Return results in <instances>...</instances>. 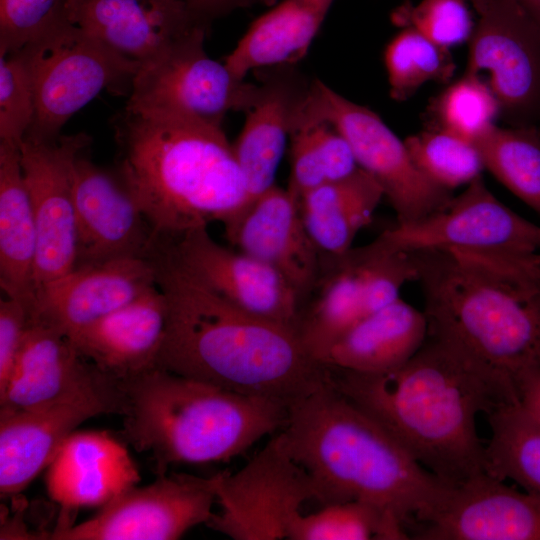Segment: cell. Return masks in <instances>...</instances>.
<instances>
[{
	"instance_id": "obj_17",
	"label": "cell",
	"mask_w": 540,
	"mask_h": 540,
	"mask_svg": "<svg viewBox=\"0 0 540 540\" xmlns=\"http://www.w3.org/2000/svg\"><path fill=\"white\" fill-rule=\"evenodd\" d=\"M420 540H540V500L485 471L449 487L409 531Z\"/></svg>"
},
{
	"instance_id": "obj_4",
	"label": "cell",
	"mask_w": 540,
	"mask_h": 540,
	"mask_svg": "<svg viewBox=\"0 0 540 540\" xmlns=\"http://www.w3.org/2000/svg\"><path fill=\"white\" fill-rule=\"evenodd\" d=\"M276 435L309 475L315 500L324 506L355 500L374 504L394 514L408 536L450 487L337 390L331 376L288 406L286 424Z\"/></svg>"
},
{
	"instance_id": "obj_23",
	"label": "cell",
	"mask_w": 540,
	"mask_h": 540,
	"mask_svg": "<svg viewBox=\"0 0 540 540\" xmlns=\"http://www.w3.org/2000/svg\"><path fill=\"white\" fill-rule=\"evenodd\" d=\"M139 481L128 449L106 431H74L45 477L49 497L68 511L103 507Z\"/></svg>"
},
{
	"instance_id": "obj_44",
	"label": "cell",
	"mask_w": 540,
	"mask_h": 540,
	"mask_svg": "<svg viewBox=\"0 0 540 540\" xmlns=\"http://www.w3.org/2000/svg\"><path fill=\"white\" fill-rule=\"evenodd\" d=\"M517 1L540 26V0H517Z\"/></svg>"
},
{
	"instance_id": "obj_15",
	"label": "cell",
	"mask_w": 540,
	"mask_h": 540,
	"mask_svg": "<svg viewBox=\"0 0 540 540\" xmlns=\"http://www.w3.org/2000/svg\"><path fill=\"white\" fill-rule=\"evenodd\" d=\"M90 144L91 137L80 132L61 135L51 142L24 139L20 146V161L37 231L34 292L75 267L73 171L77 157Z\"/></svg>"
},
{
	"instance_id": "obj_26",
	"label": "cell",
	"mask_w": 540,
	"mask_h": 540,
	"mask_svg": "<svg viewBox=\"0 0 540 540\" xmlns=\"http://www.w3.org/2000/svg\"><path fill=\"white\" fill-rule=\"evenodd\" d=\"M428 336V321L401 298L355 324L330 349L326 365L339 369L379 373L408 362Z\"/></svg>"
},
{
	"instance_id": "obj_39",
	"label": "cell",
	"mask_w": 540,
	"mask_h": 540,
	"mask_svg": "<svg viewBox=\"0 0 540 540\" xmlns=\"http://www.w3.org/2000/svg\"><path fill=\"white\" fill-rule=\"evenodd\" d=\"M391 19L447 49L469 41L475 27L466 0H422L415 6L406 2Z\"/></svg>"
},
{
	"instance_id": "obj_31",
	"label": "cell",
	"mask_w": 540,
	"mask_h": 540,
	"mask_svg": "<svg viewBox=\"0 0 540 540\" xmlns=\"http://www.w3.org/2000/svg\"><path fill=\"white\" fill-rule=\"evenodd\" d=\"M491 437L484 450V471L510 479L540 500V427L518 403L498 406L487 414Z\"/></svg>"
},
{
	"instance_id": "obj_45",
	"label": "cell",
	"mask_w": 540,
	"mask_h": 540,
	"mask_svg": "<svg viewBox=\"0 0 540 540\" xmlns=\"http://www.w3.org/2000/svg\"><path fill=\"white\" fill-rule=\"evenodd\" d=\"M471 2L477 13L482 11L484 7L491 1V0H468Z\"/></svg>"
},
{
	"instance_id": "obj_18",
	"label": "cell",
	"mask_w": 540,
	"mask_h": 540,
	"mask_svg": "<svg viewBox=\"0 0 540 540\" xmlns=\"http://www.w3.org/2000/svg\"><path fill=\"white\" fill-rule=\"evenodd\" d=\"M164 242L176 262L217 295L247 312L296 329L301 297L271 267L220 245L207 227Z\"/></svg>"
},
{
	"instance_id": "obj_21",
	"label": "cell",
	"mask_w": 540,
	"mask_h": 540,
	"mask_svg": "<svg viewBox=\"0 0 540 540\" xmlns=\"http://www.w3.org/2000/svg\"><path fill=\"white\" fill-rule=\"evenodd\" d=\"M66 12L70 23L140 64L208 29L185 0H67Z\"/></svg>"
},
{
	"instance_id": "obj_1",
	"label": "cell",
	"mask_w": 540,
	"mask_h": 540,
	"mask_svg": "<svg viewBox=\"0 0 540 540\" xmlns=\"http://www.w3.org/2000/svg\"><path fill=\"white\" fill-rule=\"evenodd\" d=\"M330 368L337 390L451 487L484 472L477 416L518 403L516 390L505 379L430 334L396 369L361 373Z\"/></svg>"
},
{
	"instance_id": "obj_34",
	"label": "cell",
	"mask_w": 540,
	"mask_h": 540,
	"mask_svg": "<svg viewBox=\"0 0 540 540\" xmlns=\"http://www.w3.org/2000/svg\"><path fill=\"white\" fill-rule=\"evenodd\" d=\"M390 96L403 101L430 81L446 82L455 63L449 49L441 47L417 30L404 27L384 51Z\"/></svg>"
},
{
	"instance_id": "obj_16",
	"label": "cell",
	"mask_w": 540,
	"mask_h": 540,
	"mask_svg": "<svg viewBox=\"0 0 540 540\" xmlns=\"http://www.w3.org/2000/svg\"><path fill=\"white\" fill-rule=\"evenodd\" d=\"M73 195L75 267L126 257H150L158 239L118 173L98 166L82 152L74 165Z\"/></svg>"
},
{
	"instance_id": "obj_2",
	"label": "cell",
	"mask_w": 540,
	"mask_h": 540,
	"mask_svg": "<svg viewBox=\"0 0 540 540\" xmlns=\"http://www.w3.org/2000/svg\"><path fill=\"white\" fill-rule=\"evenodd\" d=\"M149 259L167 320L156 367L243 395L289 406L330 379L296 329L230 303L182 268L166 244Z\"/></svg>"
},
{
	"instance_id": "obj_19",
	"label": "cell",
	"mask_w": 540,
	"mask_h": 540,
	"mask_svg": "<svg viewBox=\"0 0 540 540\" xmlns=\"http://www.w3.org/2000/svg\"><path fill=\"white\" fill-rule=\"evenodd\" d=\"M155 285L156 271L149 258L75 267L36 289L29 316L69 336Z\"/></svg>"
},
{
	"instance_id": "obj_30",
	"label": "cell",
	"mask_w": 540,
	"mask_h": 540,
	"mask_svg": "<svg viewBox=\"0 0 540 540\" xmlns=\"http://www.w3.org/2000/svg\"><path fill=\"white\" fill-rule=\"evenodd\" d=\"M327 257V274L321 271L315 284L319 286L317 298L296 326L306 351L325 365L334 344L364 318L359 247Z\"/></svg>"
},
{
	"instance_id": "obj_8",
	"label": "cell",
	"mask_w": 540,
	"mask_h": 540,
	"mask_svg": "<svg viewBox=\"0 0 540 540\" xmlns=\"http://www.w3.org/2000/svg\"><path fill=\"white\" fill-rule=\"evenodd\" d=\"M207 28H199L159 57L142 63L125 108L222 127L229 112H247L259 100L260 83L235 76L208 56Z\"/></svg>"
},
{
	"instance_id": "obj_38",
	"label": "cell",
	"mask_w": 540,
	"mask_h": 540,
	"mask_svg": "<svg viewBox=\"0 0 540 540\" xmlns=\"http://www.w3.org/2000/svg\"><path fill=\"white\" fill-rule=\"evenodd\" d=\"M33 116V80L24 51L0 52V142L20 148Z\"/></svg>"
},
{
	"instance_id": "obj_13",
	"label": "cell",
	"mask_w": 540,
	"mask_h": 540,
	"mask_svg": "<svg viewBox=\"0 0 540 540\" xmlns=\"http://www.w3.org/2000/svg\"><path fill=\"white\" fill-rule=\"evenodd\" d=\"M478 14L465 73L487 72L515 126L540 129V26L517 0H491Z\"/></svg>"
},
{
	"instance_id": "obj_12",
	"label": "cell",
	"mask_w": 540,
	"mask_h": 540,
	"mask_svg": "<svg viewBox=\"0 0 540 540\" xmlns=\"http://www.w3.org/2000/svg\"><path fill=\"white\" fill-rule=\"evenodd\" d=\"M215 475L158 474L101 507L92 518L47 533L56 540H175L207 523L216 502Z\"/></svg>"
},
{
	"instance_id": "obj_11",
	"label": "cell",
	"mask_w": 540,
	"mask_h": 540,
	"mask_svg": "<svg viewBox=\"0 0 540 540\" xmlns=\"http://www.w3.org/2000/svg\"><path fill=\"white\" fill-rule=\"evenodd\" d=\"M75 403L99 405L106 414L122 416L125 411L119 380L82 357L64 333L30 317L11 376L0 391V409L36 410Z\"/></svg>"
},
{
	"instance_id": "obj_3",
	"label": "cell",
	"mask_w": 540,
	"mask_h": 540,
	"mask_svg": "<svg viewBox=\"0 0 540 540\" xmlns=\"http://www.w3.org/2000/svg\"><path fill=\"white\" fill-rule=\"evenodd\" d=\"M428 334L520 389L540 373V251L410 252Z\"/></svg>"
},
{
	"instance_id": "obj_33",
	"label": "cell",
	"mask_w": 540,
	"mask_h": 540,
	"mask_svg": "<svg viewBox=\"0 0 540 540\" xmlns=\"http://www.w3.org/2000/svg\"><path fill=\"white\" fill-rule=\"evenodd\" d=\"M289 540H403L409 539L402 522L368 502L347 501L293 521Z\"/></svg>"
},
{
	"instance_id": "obj_28",
	"label": "cell",
	"mask_w": 540,
	"mask_h": 540,
	"mask_svg": "<svg viewBox=\"0 0 540 540\" xmlns=\"http://www.w3.org/2000/svg\"><path fill=\"white\" fill-rule=\"evenodd\" d=\"M37 231L20 148L0 142V286L28 309L33 296Z\"/></svg>"
},
{
	"instance_id": "obj_7",
	"label": "cell",
	"mask_w": 540,
	"mask_h": 540,
	"mask_svg": "<svg viewBox=\"0 0 540 540\" xmlns=\"http://www.w3.org/2000/svg\"><path fill=\"white\" fill-rule=\"evenodd\" d=\"M34 90V116L24 139L51 142L100 92L130 93L140 63L115 52L69 21L21 48Z\"/></svg>"
},
{
	"instance_id": "obj_24",
	"label": "cell",
	"mask_w": 540,
	"mask_h": 540,
	"mask_svg": "<svg viewBox=\"0 0 540 540\" xmlns=\"http://www.w3.org/2000/svg\"><path fill=\"white\" fill-rule=\"evenodd\" d=\"M166 320L165 297L156 284L67 337L82 357L123 381L156 367Z\"/></svg>"
},
{
	"instance_id": "obj_37",
	"label": "cell",
	"mask_w": 540,
	"mask_h": 540,
	"mask_svg": "<svg viewBox=\"0 0 540 540\" xmlns=\"http://www.w3.org/2000/svg\"><path fill=\"white\" fill-rule=\"evenodd\" d=\"M359 249L363 314L366 317L399 299L402 287L417 281V267L410 252L387 248L376 239Z\"/></svg>"
},
{
	"instance_id": "obj_6",
	"label": "cell",
	"mask_w": 540,
	"mask_h": 540,
	"mask_svg": "<svg viewBox=\"0 0 540 540\" xmlns=\"http://www.w3.org/2000/svg\"><path fill=\"white\" fill-rule=\"evenodd\" d=\"M123 435L164 474L176 463L228 461L280 431L288 406L243 395L159 367L120 381Z\"/></svg>"
},
{
	"instance_id": "obj_5",
	"label": "cell",
	"mask_w": 540,
	"mask_h": 540,
	"mask_svg": "<svg viewBox=\"0 0 540 540\" xmlns=\"http://www.w3.org/2000/svg\"><path fill=\"white\" fill-rule=\"evenodd\" d=\"M118 174L157 239L235 220L249 205L246 181L222 127L124 109L114 121Z\"/></svg>"
},
{
	"instance_id": "obj_40",
	"label": "cell",
	"mask_w": 540,
	"mask_h": 540,
	"mask_svg": "<svg viewBox=\"0 0 540 540\" xmlns=\"http://www.w3.org/2000/svg\"><path fill=\"white\" fill-rule=\"evenodd\" d=\"M67 0H0V52L31 44L69 21Z\"/></svg>"
},
{
	"instance_id": "obj_43",
	"label": "cell",
	"mask_w": 540,
	"mask_h": 540,
	"mask_svg": "<svg viewBox=\"0 0 540 540\" xmlns=\"http://www.w3.org/2000/svg\"><path fill=\"white\" fill-rule=\"evenodd\" d=\"M518 405L540 427V373L520 389Z\"/></svg>"
},
{
	"instance_id": "obj_27",
	"label": "cell",
	"mask_w": 540,
	"mask_h": 540,
	"mask_svg": "<svg viewBox=\"0 0 540 540\" xmlns=\"http://www.w3.org/2000/svg\"><path fill=\"white\" fill-rule=\"evenodd\" d=\"M334 1H281L251 23L224 63L240 79L259 68L297 64Z\"/></svg>"
},
{
	"instance_id": "obj_25",
	"label": "cell",
	"mask_w": 540,
	"mask_h": 540,
	"mask_svg": "<svg viewBox=\"0 0 540 540\" xmlns=\"http://www.w3.org/2000/svg\"><path fill=\"white\" fill-rule=\"evenodd\" d=\"M105 410L75 403L36 410L0 409V491H23L52 462L65 440L84 421Z\"/></svg>"
},
{
	"instance_id": "obj_35",
	"label": "cell",
	"mask_w": 540,
	"mask_h": 540,
	"mask_svg": "<svg viewBox=\"0 0 540 540\" xmlns=\"http://www.w3.org/2000/svg\"><path fill=\"white\" fill-rule=\"evenodd\" d=\"M418 169L437 186L451 191L481 177L485 168L474 141L434 128L406 138Z\"/></svg>"
},
{
	"instance_id": "obj_22",
	"label": "cell",
	"mask_w": 540,
	"mask_h": 540,
	"mask_svg": "<svg viewBox=\"0 0 540 540\" xmlns=\"http://www.w3.org/2000/svg\"><path fill=\"white\" fill-rule=\"evenodd\" d=\"M253 72L262 93L246 112L244 126L233 144L250 202L275 185L279 164L312 82L296 64L264 67Z\"/></svg>"
},
{
	"instance_id": "obj_41",
	"label": "cell",
	"mask_w": 540,
	"mask_h": 540,
	"mask_svg": "<svg viewBox=\"0 0 540 540\" xmlns=\"http://www.w3.org/2000/svg\"><path fill=\"white\" fill-rule=\"evenodd\" d=\"M29 321L28 307L22 301L8 296L0 300V391L11 376Z\"/></svg>"
},
{
	"instance_id": "obj_9",
	"label": "cell",
	"mask_w": 540,
	"mask_h": 540,
	"mask_svg": "<svg viewBox=\"0 0 540 540\" xmlns=\"http://www.w3.org/2000/svg\"><path fill=\"white\" fill-rule=\"evenodd\" d=\"M297 118L326 121L349 142L359 167L381 187L396 213L397 223L423 218L443 208L452 192L431 182L414 163L399 139L374 111L313 79Z\"/></svg>"
},
{
	"instance_id": "obj_42",
	"label": "cell",
	"mask_w": 540,
	"mask_h": 540,
	"mask_svg": "<svg viewBox=\"0 0 540 540\" xmlns=\"http://www.w3.org/2000/svg\"><path fill=\"white\" fill-rule=\"evenodd\" d=\"M276 0H185L190 12L201 24L209 27L215 19L243 8L272 5Z\"/></svg>"
},
{
	"instance_id": "obj_32",
	"label": "cell",
	"mask_w": 540,
	"mask_h": 540,
	"mask_svg": "<svg viewBox=\"0 0 540 540\" xmlns=\"http://www.w3.org/2000/svg\"><path fill=\"white\" fill-rule=\"evenodd\" d=\"M475 143L484 167L540 215V129L493 125Z\"/></svg>"
},
{
	"instance_id": "obj_29",
	"label": "cell",
	"mask_w": 540,
	"mask_h": 540,
	"mask_svg": "<svg viewBox=\"0 0 540 540\" xmlns=\"http://www.w3.org/2000/svg\"><path fill=\"white\" fill-rule=\"evenodd\" d=\"M383 197L379 184L360 168L347 178L325 182L306 193L300 210L319 250L341 255L352 248L356 234L370 223Z\"/></svg>"
},
{
	"instance_id": "obj_20",
	"label": "cell",
	"mask_w": 540,
	"mask_h": 540,
	"mask_svg": "<svg viewBox=\"0 0 540 540\" xmlns=\"http://www.w3.org/2000/svg\"><path fill=\"white\" fill-rule=\"evenodd\" d=\"M227 239L239 250L278 272L300 295L309 293L322 267L299 202L276 184L256 197L231 223Z\"/></svg>"
},
{
	"instance_id": "obj_10",
	"label": "cell",
	"mask_w": 540,
	"mask_h": 540,
	"mask_svg": "<svg viewBox=\"0 0 540 540\" xmlns=\"http://www.w3.org/2000/svg\"><path fill=\"white\" fill-rule=\"evenodd\" d=\"M215 478L220 511L206 525L234 540L288 539L302 504L315 499L309 475L277 435L239 471Z\"/></svg>"
},
{
	"instance_id": "obj_14",
	"label": "cell",
	"mask_w": 540,
	"mask_h": 540,
	"mask_svg": "<svg viewBox=\"0 0 540 540\" xmlns=\"http://www.w3.org/2000/svg\"><path fill=\"white\" fill-rule=\"evenodd\" d=\"M376 240L405 252L429 249L540 251V225L520 216L486 187L482 176L441 209L396 223Z\"/></svg>"
},
{
	"instance_id": "obj_36",
	"label": "cell",
	"mask_w": 540,
	"mask_h": 540,
	"mask_svg": "<svg viewBox=\"0 0 540 540\" xmlns=\"http://www.w3.org/2000/svg\"><path fill=\"white\" fill-rule=\"evenodd\" d=\"M500 110L488 83L468 73L449 85L432 106L437 128L474 142L495 125Z\"/></svg>"
}]
</instances>
